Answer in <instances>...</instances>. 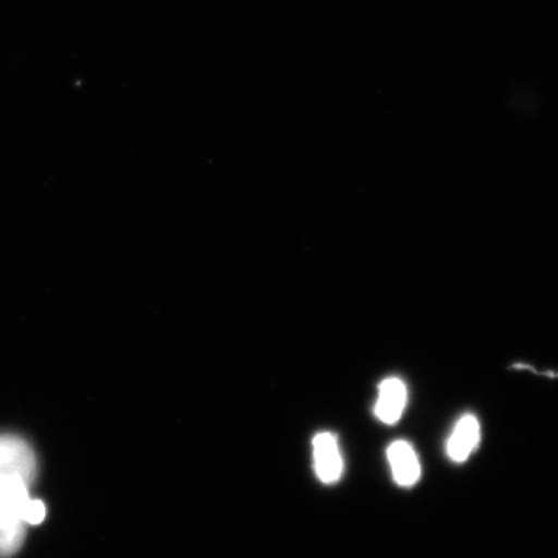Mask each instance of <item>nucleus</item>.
Instances as JSON below:
<instances>
[{
    "label": "nucleus",
    "instance_id": "1",
    "mask_svg": "<svg viewBox=\"0 0 558 558\" xmlns=\"http://www.w3.org/2000/svg\"><path fill=\"white\" fill-rule=\"evenodd\" d=\"M33 481L22 473H0V527L25 523V509L32 499L28 487Z\"/></svg>",
    "mask_w": 558,
    "mask_h": 558
},
{
    "label": "nucleus",
    "instance_id": "2",
    "mask_svg": "<svg viewBox=\"0 0 558 558\" xmlns=\"http://www.w3.org/2000/svg\"><path fill=\"white\" fill-rule=\"evenodd\" d=\"M315 473L325 484H336L343 475L339 440L332 433H318L314 438Z\"/></svg>",
    "mask_w": 558,
    "mask_h": 558
},
{
    "label": "nucleus",
    "instance_id": "3",
    "mask_svg": "<svg viewBox=\"0 0 558 558\" xmlns=\"http://www.w3.org/2000/svg\"><path fill=\"white\" fill-rule=\"evenodd\" d=\"M16 472L35 480L36 458L25 440L0 436V473Z\"/></svg>",
    "mask_w": 558,
    "mask_h": 558
},
{
    "label": "nucleus",
    "instance_id": "4",
    "mask_svg": "<svg viewBox=\"0 0 558 558\" xmlns=\"http://www.w3.org/2000/svg\"><path fill=\"white\" fill-rule=\"evenodd\" d=\"M480 442L481 427L478 418L473 414H464L459 418L449 440H447V454H449L451 461L461 464L475 453Z\"/></svg>",
    "mask_w": 558,
    "mask_h": 558
},
{
    "label": "nucleus",
    "instance_id": "5",
    "mask_svg": "<svg viewBox=\"0 0 558 558\" xmlns=\"http://www.w3.org/2000/svg\"><path fill=\"white\" fill-rule=\"evenodd\" d=\"M407 400V385L399 377H388L379 385V398L374 407V414L384 424H396L405 411Z\"/></svg>",
    "mask_w": 558,
    "mask_h": 558
},
{
    "label": "nucleus",
    "instance_id": "6",
    "mask_svg": "<svg viewBox=\"0 0 558 558\" xmlns=\"http://www.w3.org/2000/svg\"><path fill=\"white\" fill-rule=\"evenodd\" d=\"M387 454L396 484L400 487H413L421 478V462L413 446L407 440H396L388 447Z\"/></svg>",
    "mask_w": 558,
    "mask_h": 558
},
{
    "label": "nucleus",
    "instance_id": "7",
    "mask_svg": "<svg viewBox=\"0 0 558 558\" xmlns=\"http://www.w3.org/2000/svg\"><path fill=\"white\" fill-rule=\"evenodd\" d=\"M27 534V524L16 523L0 527V557H10L21 549Z\"/></svg>",
    "mask_w": 558,
    "mask_h": 558
},
{
    "label": "nucleus",
    "instance_id": "8",
    "mask_svg": "<svg viewBox=\"0 0 558 558\" xmlns=\"http://www.w3.org/2000/svg\"><path fill=\"white\" fill-rule=\"evenodd\" d=\"M46 519V506L38 499H31L27 509H25V523L40 524Z\"/></svg>",
    "mask_w": 558,
    "mask_h": 558
}]
</instances>
